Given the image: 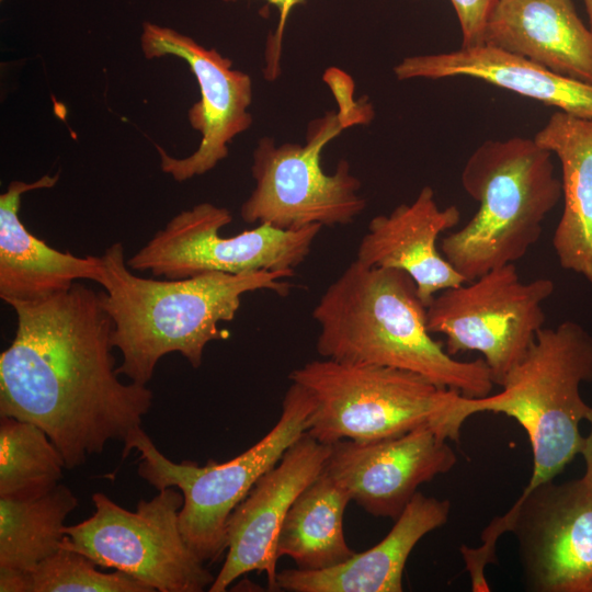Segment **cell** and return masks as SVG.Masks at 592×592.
<instances>
[{
    "instance_id": "obj_1",
    "label": "cell",
    "mask_w": 592,
    "mask_h": 592,
    "mask_svg": "<svg viewBox=\"0 0 592 592\" xmlns=\"http://www.w3.org/2000/svg\"><path fill=\"white\" fill-rule=\"evenodd\" d=\"M5 303L18 323L0 354V417L43 429L67 469L141 428L153 394L118 379L101 293L76 282L47 297Z\"/></svg>"
},
{
    "instance_id": "obj_2",
    "label": "cell",
    "mask_w": 592,
    "mask_h": 592,
    "mask_svg": "<svg viewBox=\"0 0 592 592\" xmlns=\"http://www.w3.org/2000/svg\"><path fill=\"white\" fill-rule=\"evenodd\" d=\"M102 304L113 321L112 344L123 356L118 375L145 385L159 360L180 353L194 368L206 345L229 337L219 322L231 321L246 293L269 289L286 296L295 272L260 271L246 274L206 272L185 278L140 277L127 265L121 242L100 257Z\"/></svg>"
},
{
    "instance_id": "obj_3",
    "label": "cell",
    "mask_w": 592,
    "mask_h": 592,
    "mask_svg": "<svg viewBox=\"0 0 592 592\" xmlns=\"http://www.w3.org/2000/svg\"><path fill=\"white\" fill-rule=\"evenodd\" d=\"M312 318L323 358L413 372L468 398L488 396L496 385L483 358L456 360L432 338L426 306L405 271L354 260L325 291Z\"/></svg>"
},
{
    "instance_id": "obj_4",
    "label": "cell",
    "mask_w": 592,
    "mask_h": 592,
    "mask_svg": "<svg viewBox=\"0 0 592 592\" xmlns=\"http://www.w3.org/2000/svg\"><path fill=\"white\" fill-rule=\"evenodd\" d=\"M592 382V335L574 321L542 328L523 358L512 367L496 395H459L451 410L448 429L458 440L465 421L481 412L503 413L526 432L533 455L527 492L554 480L580 454V423L590 406L580 386Z\"/></svg>"
},
{
    "instance_id": "obj_5",
    "label": "cell",
    "mask_w": 592,
    "mask_h": 592,
    "mask_svg": "<svg viewBox=\"0 0 592 592\" xmlns=\"http://www.w3.org/2000/svg\"><path fill=\"white\" fill-rule=\"evenodd\" d=\"M551 155L524 137L487 140L470 155L460 181L478 210L441 240L442 254L466 282L515 264L538 241L562 196Z\"/></svg>"
},
{
    "instance_id": "obj_6",
    "label": "cell",
    "mask_w": 592,
    "mask_h": 592,
    "mask_svg": "<svg viewBox=\"0 0 592 592\" xmlns=\"http://www.w3.org/2000/svg\"><path fill=\"white\" fill-rule=\"evenodd\" d=\"M315 407L310 392L292 382L275 425L254 445L225 462L201 466L191 460L174 463L164 456L141 429L124 442L123 458L133 448L140 454L137 474L158 491L181 490L180 531L192 550L206 563L227 550V521L255 482L282 458L308 428Z\"/></svg>"
},
{
    "instance_id": "obj_7",
    "label": "cell",
    "mask_w": 592,
    "mask_h": 592,
    "mask_svg": "<svg viewBox=\"0 0 592 592\" xmlns=\"http://www.w3.org/2000/svg\"><path fill=\"white\" fill-rule=\"evenodd\" d=\"M288 378L312 396L306 432L326 445L377 441L425 424L445 437L446 419L460 395L413 372L323 357L295 368Z\"/></svg>"
},
{
    "instance_id": "obj_8",
    "label": "cell",
    "mask_w": 592,
    "mask_h": 592,
    "mask_svg": "<svg viewBox=\"0 0 592 592\" xmlns=\"http://www.w3.org/2000/svg\"><path fill=\"white\" fill-rule=\"evenodd\" d=\"M344 100L339 112L310 122L305 145L276 146L267 136L259 140L251 167L255 187L240 208L246 223L298 230L311 225H348L365 209L366 200L358 194L361 182L346 160L332 174L321 167L322 149L331 139L373 117L368 102L355 103L351 93Z\"/></svg>"
},
{
    "instance_id": "obj_9",
    "label": "cell",
    "mask_w": 592,
    "mask_h": 592,
    "mask_svg": "<svg viewBox=\"0 0 592 592\" xmlns=\"http://www.w3.org/2000/svg\"><path fill=\"white\" fill-rule=\"evenodd\" d=\"M94 513L64 527L60 547L96 566L125 572L160 592H202L215 577L185 542L179 524L184 498L177 487L159 490L129 511L102 492L92 496Z\"/></svg>"
},
{
    "instance_id": "obj_10",
    "label": "cell",
    "mask_w": 592,
    "mask_h": 592,
    "mask_svg": "<svg viewBox=\"0 0 592 592\" xmlns=\"http://www.w3.org/2000/svg\"><path fill=\"white\" fill-rule=\"evenodd\" d=\"M554 291L551 280L522 282L515 264H506L436 294L426 307V327L445 337L452 356L481 353L500 385L544 328L543 305Z\"/></svg>"
},
{
    "instance_id": "obj_11",
    "label": "cell",
    "mask_w": 592,
    "mask_h": 592,
    "mask_svg": "<svg viewBox=\"0 0 592 592\" xmlns=\"http://www.w3.org/2000/svg\"><path fill=\"white\" fill-rule=\"evenodd\" d=\"M230 212L212 203L182 210L127 261L133 271H150L169 280L206 272L246 274L260 271L294 272L309 254L321 225L283 230L269 224L231 237L220 229Z\"/></svg>"
},
{
    "instance_id": "obj_12",
    "label": "cell",
    "mask_w": 592,
    "mask_h": 592,
    "mask_svg": "<svg viewBox=\"0 0 592 592\" xmlns=\"http://www.w3.org/2000/svg\"><path fill=\"white\" fill-rule=\"evenodd\" d=\"M508 531L515 535L528 591L592 592V483L583 476L523 491L481 540L494 548Z\"/></svg>"
},
{
    "instance_id": "obj_13",
    "label": "cell",
    "mask_w": 592,
    "mask_h": 592,
    "mask_svg": "<svg viewBox=\"0 0 592 592\" xmlns=\"http://www.w3.org/2000/svg\"><path fill=\"white\" fill-rule=\"evenodd\" d=\"M140 46L147 59L175 56L183 59L196 78L201 99L187 112L193 129L201 133L197 149L185 158L171 157L156 148L161 170L183 182L214 169L228 156L229 143L252 124L248 112L252 102L249 75L232 68V61L215 48H206L192 37L152 22L143 23Z\"/></svg>"
},
{
    "instance_id": "obj_14",
    "label": "cell",
    "mask_w": 592,
    "mask_h": 592,
    "mask_svg": "<svg viewBox=\"0 0 592 592\" xmlns=\"http://www.w3.org/2000/svg\"><path fill=\"white\" fill-rule=\"evenodd\" d=\"M447 441L430 424L377 441L342 440L330 445L325 471L367 513L395 521L421 485L455 466Z\"/></svg>"
},
{
    "instance_id": "obj_15",
    "label": "cell",
    "mask_w": 592,
    "mask_h": 592,
    "mask_svg": "<svg viewBox=\"0 0 592 592\" xmlns=\"http://www.w3.org/2000/svg\"><path fill=\"white\" fill-rule=\"evenodd\" d=\"M329 452L330 445L305 432L255 482L229 515L225 561L209 592H224L251 571L264 572L270 590H277L281 527L298 494L325 470Z\"/></svg>"
},
{
    "instance_id": "obj_16",
    "label": "cell",
    "mask_w": 592,
    "mask_h": 592,
    "mask_svg": "<svg viewBox=\"0 0 592 592\" xmlns=\"http://www.w3.org/2000/svg\"><path fill=\"white\" fill-rule=\"evenodd\" d=\"M459 219L457 206L440 208L432 187L424 186L411 204H400L369 221L356 259L367 266L408 273L428 307L440 292L466 282L437 249L439 236Z\"/></svg>"
},
{
    "instance_id": "obj_17",
    "label": "cell",
    "mask_w": 592,
    "mask_h": 592,
    "mask_svg": "<svg viewBox=\"0 0 592 592\" xmlns=\"http://www.w3.org/2000/svg\"><path fill=\"white\" fill-rule=\"evenodd\" d=\"M483 45L592 84V32L572 0H498Z\"/></svg>"
},
{
    "instance_id": "obj_18",
    "label": "cell",
    "mask_w": 592,
    "mask_h": 592,
    "mask_svg": "<svg viewBox=\"0 0 592 592\" xmlns=\"http://www.w3.org/2000/svg\"><path fill=\"white\" fill-rule=\"evenodd\" d=\"M451 503L421 492L372 548L325 570L283 569L276 589L289 592H401L407 560L415 545L448 520Z\"/></svg>"
},
{
    "instance_id": "obj_19",
    "label": "cell",
    "mask_w": 592,
    "mask_h": 592,
    "mask_svg": "<svg viewBox=\"0 0 592 592\" xmlns=\"http://www.w3.org/2000/svg\"><path fill=\"white\" fill-rule=\"evenodd\" d=\"M59 174L27 183L12 181L0 195V297L34 300L69 289L79 280L101 283L100 257H77L48 246L30 232L19 217L24 193L53 187Z\"/></svg>"
},
{
    "instance_id": "obj_20",
    "label": "cell",
    "mask_w": 592,
    "mask_h": 592,
    "mask_svg": "<svg viewBox=\"0 0 592 592\" xmlns=\"http://www.w3.org/2000/svg\"><path fill=\"white\" fill-rule=\"evenodd\" d=\"M394 72L398 80L470 77L592 119V84L488 45L406 57Z\"/></svg>"
},
{
    "instance_id": "obj_21",
    "label": "cell",
    "mask_w": 592,
    "mask_h": 592,
    "mask_svg": "<svg viewBox=\"0 0 592 592\" xmlns=\"http://www.w3.org/2000/svg\"><path fill=\"white\" fill-rule=\"evenodd\" d=\"M534 139L562 170L563 210L551 241L558 262L592 283V119L556 111Z\"/></svg>"
},
{
    "instance_id": "obj_22",
    "label": "cell",
    "mask_w": 592,
    "mask_h": 592,
    "mask_svg": "<svg viewBox=\"0 0 592 592\" xmlns=\"http://www.w3.org/2000/svg\"><path fill=\"white\" fill-rule=\"evenodd\" d=\"M78 499L58 483L34 497H0V591L15 592L20 580L55 554L67 516Z\"/></svg>"
},
{
    "instance_id": "obj_23",
    "label": "cell",
    "mask_w": 592,
    "mask_h": 592,
    "mask_svg": "<svg viewBox=\"0 0 592 592\" xmlns=\"http://www.w3.org/2000/svg\"><path fill=\"white\" fill-rule=\"evenodd\" d=\"M349 493L325 470L295 499L281 527L276 553L292 558L301 570H325L350 559L355 551L343 531Z\"/></svg>"
},
{
    "instance_id": "obj_24",
    "label": "cell",
    "mask_w": 592,
    "mask_h": 592,
    "mask_svg": "<svg viewBox=\"0 0 592 592\" xmlns=\"http://www.w3.org/2000/svg\"><path fill=\"white\" fill-rule=\"evenodd\" d=\"M65 460L34 423L0 417V497L39 496L57 486Z\"/></svg>"
},
{
    "instance_id": "obj_25",
    "label": "cell",
    "mask_w": 592,
    "mask_h": 592,
    "mask_svg": "<svg viewBox=\"0 0 592 592\" xmlns=\"http://www.w3.org/2000/svg\"><path fill=\"white\" fill-rule=\"evenodd\" d=\"M95 567L89 557L60 547L23 577L15 592H155L125 572Z\"/></svg>"
},
{
    "instance_id": "obj_26",
    "label": "cell",
    "mask_w": 592,
    "mask_h": 592,
    "mask_svg": "<svg viewBox=\"0 0 592 592\" xmlns=\"http://www.w3.org/2000/svg\"><path fill=\"white\" fill-rule=\"evenodd\" d=\"M462 30V46L483 45L489 15L498 0H449Z\"/></svg>"
},
{
    "instance_id": "obj_27",
    "label": "cell",
    "mask_w": 592,
    "mask_h": 592,
    "mask_svg": "<svg viewBox=\"0 0 592 592\" xmlns=\"http://www.w3.org/2000/svg\"><path fill=\"white\" fill-rule=\"evenodd\" d=\"M223 1H236V0H223ZM269 3L275 5L280 11V25L276 32L275 47H280V42L282 38L283 30L286 23V20L292 11V9L298 4L305 2V0H265Z\"/></svg>"
},
{
    "instance_id": "obj_28",
    "label": "cell",
    "mask_w": 592,
    "mask_h": 592,
    "mask_svg": "<svg viewBox=\"0 0 592 592\" xmlns=\"http://www.w3.org/2000/svg\"><path fill=\"white\" fill-rule=\"evenodd\" d=\"M585 420L589 421L591 429L587 436L583 439V444L580 454L583 456L585 463V473L583 477L592 483V407L590 406Z\"/></svg>"
},
{
    "instance_id": "obj_29",
    "label": "cell",
    "mask_w": 592,
    "mask_h": 592,
    "mask_svg": "<svg viewBox=\"0 0 592 592\" xmlns=\"http://www.w3.org/2000/svg\"><path fill=\"white\" fill-rule=\"evenodd\" d=\"M589 18V29L592 32V0H583Z\"/></svg>"
}]
</instances>
